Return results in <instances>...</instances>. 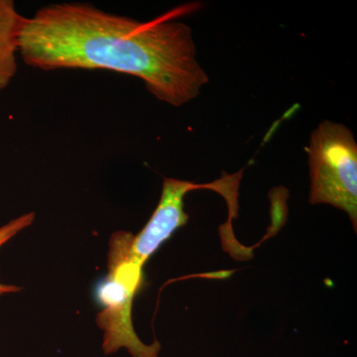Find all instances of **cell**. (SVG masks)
Returning a JSON list of instances; mask_svg holds the SVG:
<instances>
[{"instance_id": "cell-1", "label": "cell", "mask_w": 357, "mask_h": 357, "mask_svg": "<svg viewBox=\"0 0 357 357\" xmlns=\"http://www.w3.org/2000/svg\"><path fill=\"white\" fill-rule=\"evenodd\" d=\"M172 14L141 22L84 2L50 4L24 17L20 55L42 70H107L138 77L160 102L180 107L199 95L208 77L191 28Z\"/></svg>"}, {"instance_id": "cell-2", "label": "cell", "mask_w": 357, "mask_h": 357, "mask_svg": "<svg viewBox=\"0 0 357 357\" xmlns=\"http://www.w3.org/2000/svg\"><path fill=\"white\" fill-rule=\"evenodd\" d=\"M133 234L115 232L110 239L109 274L96 289V297L103 310L96 321L105 332L102 349L105 354L128 349L132 357H158L161 344H145L136 335L131 311L134 296L143 282V265L131 255Z\"/></svg>"}, {"instance_id": "cell-3", "label": "cell", "mask_w": 357, "mask_h": 357, "mask_svg": "<svg viewBox=\"0 0 357 357\" xmlns=\"http://www.w3.org/2000/svg\"><path fill=\"white\" fill-rule=\"evenodd\" d=\"M312 204H331L345 211L357 227V144L342 123L321 122L312 132L309 147Z\"/></svg>"}, {"instance_id": "cell-4", "label": "cell", "mask_w": 357, "mask_h": 357, "mask_svg": "<svg viewBox=\"0 0 357 357\" xmlns=\"http://www.w3.org/2000/svg\"><path fill=\"white\" fill-rule=\"evenodd\" d=\"M243 171L225 175L210 184H196L189 181L166 178L162 188L161 198L153 215L150 218L144 229L132 238L131 255L141 265L156 252L174 232L184 227L189 220L185 213L184 199L188 192L196 190L208 189L218 192L227 201L229 211L238 210V188Z\"/></svg>"}, {"instance_id": "cell-5", "label": "cell", "mask_w": 357, "mask_h": 357, "mask_svg": "<svg viewBox=\"0 0 357 357\" xmlns=\"http://www.w3.org/2000/svg\"><path fill=\"white\" fill-rule=\"evenodd\" d=\"M24 16L13 0H0V93L17 74L20 38Z\"/></svg>"}, {"instance_id": "cell-6", "label": "cell", "mask_w": 357, "mask_h": 357, "mask_svg": "<svg viewBox=\"0 0 357 357\" xmlns=\"http://www.w3.org/2000/svg\"><path fill=\"white\" fill-rule=\"evenodd\" d=\"M35 220L34 213H28L21 215L7 222L6 225L0 227V248L13 238L16 234H20L21 230L30 227ZM20 289L13 285H6V284L0 283V296L6 294L18 292Z\"/></svg>"}]
</instances>
